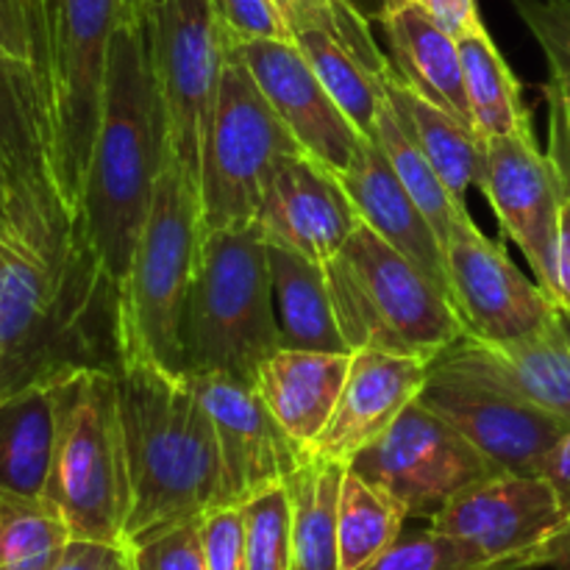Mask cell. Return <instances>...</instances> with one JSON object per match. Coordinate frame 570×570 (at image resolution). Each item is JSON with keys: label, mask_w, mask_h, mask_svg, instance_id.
Segmentation results:
<instances>
[{"label": "cell", "mask_w": 570, "mask_h": 570, "mask_svg": "<svg viewBox=\"0 0 570 570\" xmlns=\"http://www.w3.org/2000/svg\"><path fill=\"white\" fill-rule=\"evenodd\" d=\"M167 117L145 22H120L109 45L104 117L76 223L117 282L131 267L154 187L165 167Z\"/></svg>", "instance_id": "cell-3"}, {"label": "cell", "mask_w": 570, "mask_h": 570, "mask_svg": "<svg viewBox=\"0 0 570 570\" xmlns=\"http://www.w3.org/2000/svg\"><path fill=\"white\" fill-rule=\"evenodd\" d=\"M293 42L306 56L309 67L334 98V104L343 109V115L365 137H373L376 117L387 100L384 78L376 76L365 61L356 59L340 39L323 31H301L295 33Z\"/></svg>", "instance_id": "cell-32"}, {"label": "cell", "mask_w": 570, "mask_h": 570, "mask_svg": "<svg viewBox=\"0 0 570 570\" xmlns=\"http://www.w3.org/2000/svg\"><path fill=\"white\" fill-rule=\"evenodd\" d=\"M128 554L131 570H209L200 538V518L131 546Z\"/></svg>", "instance_id": "cell-37"}, {"label": "cell", "mask_w": 570, "mask_h": 570, "mask_svg": "<svg viewBox=\"0 0 570 570\" xmlns=\"http://www.w3.org/2000/svg\"><path fill=\"white\" fill-rule=\"evenodd\" d=\"M0 48L31 65V31L17 0H0Z\"/></svg>", "instance_id": "cell-43"}, {"label": "cell", "mask_w": 570, "mask_h": 570, "mask_svg": "<svg viewBox=\"0 0 570 570\" xmlns=\"http://www.w3.org/2000/svg\"><path fill=\"white\" fill-rule=\"evenodd\" d=\"M445 271L465 332L484 343L521 337L560 309L538 282L523 276L504 245L484 237L476 223L445 243Z\"/></svg>", "instance_id": "cell-16"}, {"label": "cell", "mask_w": 570, "mask_h": 570, "mask_svg": "<svg viewBox=\"0 0 570 570\" xmlns=\"http://www.w3.org/2000/svg\"><path fill=\"white\" fill-rule=\"evenodd\" d=\"M0 161L9 176L26 243L56 259L70 237V217L56 187L50 122L42 87L28 61L0 48Z\"/></svg>", "instance_id": "cell-14"}, {"label": "cell", "mask_w": 570, "mask_h": 570, "mask_svg": "<svg viewBox=\"0 0 570 570\" xmlns=\"http://www.w3.org/2000/svg\"><path fill=\"white\" fill-rule=\"evenodd\" d=\"M48 570H131V554L120 543L70 540Z\"/></svg>", "instance_id": "cell-41"}, {"label": "cell", "mask_w": 570, "mask_h": 570, "mask_svg": "<svg viewBox=\"0 0 570 570\" xmlns=\"http://www.w3.org/2000/svg\"><path fill=\"white\" fill-rule=\"evenodd\" d=\"M145 33L170 148L198 189L200 145L232 42L209 0H159L145 14Z\"/></svg>", "instance_id": "cell-13"}, {"label": "cell", "mask_w": 570, "mask_h": 570, "mask_svg": "<svg viewBox=\"0 0 570 570\" xmlns=\"http://www.w3.org/2000/svg\"><path fill=\"white\" fill-rule=\"evenodd\" d=\"M417 399L471 440L501 473L543 476L551 451L570 429L566 417L532 404L479 367L460 340L432 362Z\"/></svg>", "instance_id": "cell-10"}, {"label": "cell", "mask_w": 570, "mask_h": 570, "mask_svg": "<svg viewBox=\"0 0 570 570\" xmlns=\"http://www.w3.org/2000/svg\"><path fill=\"white\" fill-rule=\"evenodd\" d=\"M345 468L340 462L306 456L304 465L287 476L289 499V570H343L340 568L337 507Z\"/></svg>", "instance_id": "cell-28"}, {"label": "cell", "mask_w": 570, "mask_h": 570, "mask_svg": "<svg viewBox=\"0 0 570 570\" xmlns=\"http://www.w3.org/2000/svg\"><path fill=\"white\" fill-rule=\"evenodd\" d=\"M11 248V245H3V243H0V262H3V256H6V250H9Z\"/></svg>", "instance_id": "cell-50"}, {"label": "cell", "mask_w": 570, "mask_h": 570, "mask_svg": "<svg viewBox=\"0 0 570 570\" xmlns=\"http://www.w3.org/2000/svg\"><path fill=\"white\" fill-rule=\"evenodd\" d=\"M276 351L282 328L259 226L204 234L184 317V376L220 373L256 384Z\"/></svg>", "instance_id": "cell-4"}, {"label": "cell", "mask_w": 570, "mask_h": 570, "mask_svg": "<svg viewBox=\"0 0 570 570\" xmlns=\"http://www.w3.org/2000/svg\"><path fill=\"white\" fill-rule=\"evenodd\" d=\"M0 243L11 245V248H31L22 237L20 217H17V204L14 195H11L9 176H6V167L0 161Z\"/></svg>", "instance_id": "cell-46"}, {"label": "cell", "mask_w": 570, "mask_h": 570, "mask_svg": "<svg viewBox=\"0 0 570 570\" xmlns=\"http://www.w3.org/2000/svg\"><path fill=\"white\" fill-rule=\"evenodd\" d=\"M117 390L128 454L122 546L131 549L220 504V451L189 376L128 360Z\"/></svg>", "instance_id": "cell-2"}, {"label": "cell", "mask_w": 570, "mask_h": 570, "mask_svg": "<svg viewBox=\"0 0 570 570\" xmlns=\"http://www.w3.org/2000/svg\"><path fill=\"white\" fill-rule=\"evenodd\" d=\"M351 354L332 351L282 348L262 365L254 387L259 390L278 426L304 451L312 449L326 429L345 379L351 371Z\"/></svg>", "instance_id": "cell-23"}, {"label": "cell", "mask_w": 570, "mask_h": 570, "mask_svg": "<svg viewBox=\"0 0 570 570\" xmlns=\"http://www.w3.org/2000/svg\"><path fill=\"white\" fill-rule=\"evenodd\" d=\"M115 26L117 0H59L48 122L56 187L70 223H76L81 209L83 184L104 117Z\"/></svg>", "instance_id": "cell-9"}, {"label": "cell", "mask_w": 570, "mask_h": 570, "mask_svg": "<svg viewBox=\"0 0 570 570\" xmlns=\"http://www.w3.org/2000/svg\"><path fill=\"white\" fill-rule=\"evenodd\" d=\"M245 562L248 570H289V499L287 490L271 488L243 507Z\"/></svg>", "instance_id": "cell-35"}, {"label": "cell", "mask_w": 570, "mask_h": 570, "mask_svg": "<svg viewBox=\"0 0 570 570\" xmlns=\"http://www.w3.org/2000/svg\"><path fill=\"white\" fill-rule=\"evenodd\" d=\"M126 367L120 282L72 223L56 259L9 248L0 262V393Z\"/></svg>", "instance_id": "cell-1"}, {"label": "cell", "mask_w": 570, "mask_h": 570, "mask_svg": "<svg viewBox=\"0 0 570 570\" xmlns=\"http://www.w3.org/2000/svg\"><path fill=\"white\" fill-rule=\"evenodd\" d=\"M340 178H343L345 193L354 200L360 220L367 223L379 237L387 239L401 254L410 256L429 278H434L451 295L443 243L421 206L415 204V198L395 176L393 165L379 148L376 139L367 137L362 142L351 167Z\"/></svg>", "instance_id": "cell-21"}, {"label": "cell", "mask_w": 570, "mask_h": 570, "mask_svg": "<svg viewBox=\"0 0 570 570\" xmlns=\"http://www.w3.org/2000/svg\"><path fill=\"white\" fill-rule=\"evenodd\" d=\"M282 348L351 354L326 282V265L278 245H267Z\"/></svg>", "instance_id": "cell-26"}, {"label": "cell", "mask_w": 570, "mask_h": 570, "mask_svg": "<svg viewBox=\"0 0 570 570\" xmlns=\"http://www.w3.org/2000/svg\"><path fill=\"white\" fill-rule=\"evenodd\" d=\"M206 568L248 570L245 562V518L239 507H215L200 515Z\"/></svg>", "instance_id": "cell-39"}, {"label": "cell", "mask_w": 570, "mask_h": 570, "mask_svg": "<svg viewBox=\"0 0 570 570\" xmlns=\"http://www.w3.org/2000/svg\"><path fill=\"white\" fill-rule=\"evenodd\" d=\"M479 367L532 404L570 421V312L557 309L532 332L507 343L460 337Z\"/></svg>", "instance_id": "cell-24"}, {"label": "cell", "mask_w": 570, "mask_h": 570, "mask_svg": "<svg viewBox=\"0 0 570 570\" xmlns=\"http://www.w3.org/2000/svg\"><path fill=\"white\" fill-rule=\"evenodd\" d=\"M415 3H421L456 39L484 26L476 0H415Z\"/></svg>", "instance_id": "cell-42"}, {"label": "cell", "mask_w": 570, "mask_h": 570, "mask_svg": "<svg viewBox=\"0 0 570 570\" xmlns=\"http://www.w3.org/2000/svg\"><path fill=\"white\" fill-rule=\"evenodd\" d=\"M568 570H570V566H568Z\"/></svg>", "instance_id": "cell-51"}, {"label": "cell", "mask_w": 570, "mask_h": 570, "mask_svg": "<svg viewBox=\"0 0 570 570\" xmlns=\"http://www.w3.org/2000/svg\"><path fill=\"white\" fill-rule=\"evenodd\" d=\"M462 546L476 570L570 566V523L546 476L495 473L429 521Z\"/></svg>", "instance_id": "cell-11"}, {"label": "cell", "mask_w": 570, "mask_h": 570, "mask_svg": "<svg viewBox=\"0 0 570 570\" xmlns=\"http://www.w3.org/2000/svg\"><path fill=\"white\" fill-rule=\"evenodd\" d=\"M462 76H465L468 104H471L473 128L482 139L510 137V134L534 131L532 111L523 104V89L512 67L495 48L488 28L462 33L460 39Z\"/></svg>", "instance_id": "cell-29"}, {"label": "cell", "mask_w": 570, "mask_h": 570, "mask_svg": "<svg viewBox=\"0 0 570 570\" xmlns=\"http://www.w3.org/2000/svg\"><path fill=\"white\" fill-rule=\"evenodd\" d=\"M228 48L248 67L301 150L343 176L367 137L334 104L298 45L293 39H254Z\"/></svg>", "instance_id": "cell-18"}, {"label": "cell", "mask_w": 570, "mask_h": 570, "mask_svg": "<svg viewBox=\"0 0 570 570\" xmlns=\"http://www.w3.org/2000/svg\"><path fill=\"white\" fill-rule=\"evenodd\" d=\"M384 95L434 173L456 198L465 200L468 189L482 184L488 139L479 137L476 128L462 122L460 117L415 92L395 70L384 76Z\"/></svg>", "instance_id": "cell-25"}, {"label": "cell", "mask_w": 570, "mask_h": 570, "mask_svg": "<svg viewBox=\"0 0 570 570\" xmlns=\"http://www.w3.org/2000/svg\"><path fill=\"white\" fill-rule=\"evenodd\" d=\"M479 189L488 195L501 232L521 248L538 284L551 295L557 223L566 189L549 154L538 148L534 131L488 139Z\"/></svg>", "instance_id": "cell-17"}, {"label": "cell", "mask_w": 570, "mask_h": 570, "mask_svg": "<svg viewBox=\"0 0 570 570\" xmlns=\"http://www.w3.org/2000/svg\"><path fill=\"white\" fill-rule=\"evenodd\" d=\"M549 128V159L554 165L557 176H560L562 189H566V195H570V137L560 128Z\"/></svg>", "instance_id": "cell-47"}, {"label": "cell", "mask_w": 570, "mask_h": 570, "mask_svg": "<svg viewBox=\"0 0 570 570\" xmlns=\"http://www.w3.org/2000/svg\"><path fill=\"white\" fill-rule=\"evenodd\" d=\"M326 282L351 351L376 348L434 362L468 334L451 295L362 220L326 262Z\"/></svg>", "instance_id": "cell-5"}, {"label": "cell", "mask_w": 570, "mask_h": 570, "mask_svg": "<svg viewBox=\"0 0 570 570\" xmlns=\"http://www.w3.org/2000/svg\"><path fill=\"white\" fill-rule=\"evenodd\" d=\"M429 367L432 362L421 356L387 354L376 348L354 351L337 406L306 456L348 465L421 395Z\"/></svg>", "instance_id": "cell-20"}, {"label": "cell", "mask_w": 570, "mask_h": 570, "mask_svg": "<svg viewBox=\"0 0 570 570\" xmlns=\"http://www.w3.org/2000/svg\"><path fill=\"white\" fill-rule=\"evenodd\" d=\"M551 298L570 312V195L560 206V223H557V250H554V289Z\"/></svg>", "instance_id": "cell-44"}, {"label": "cell", "mask_w": 570, "mask_h": 570, "mask_svg": "<svg viewBox=\"0 0 570 570\" xmlns=\"http://www.w3.org/2000/svg\"><path fill=\"white\" fill-rule=\"evenodd\" d=\"M273 6L282 14L284 26L289 28V37L301 31H323L340 39L376 76L384 78L395 70L393 61L379 50L371 33V22L343 0H273Z\"/></svg>", "instance_id": "cell-34"}, {"label": "cell", "mask_w": 570, "mask_h": 570, "mask_svg": "<svg viewBox=\"0 0 570 570\" xmlns=\"http://www.w3.org/2000/svg\"><path fill=\"white\" fill-rule=\"evenodd\" d=\"M543 476L549 479L551 488H554L557 499H560L562 512H566L568 523H570V429L566 438L560 440L554 451H551L549 462L543 468Z\"/></svg>", "instance_id": "cell-45"}, {"label": "cell", "mask_w": 570, "mask_h": 570, "mask_svg": "<svg viewBox=\"0 0 570 570\" xmlns=\"http://www.w3.org/2000/svg\"><path fill=\"white\" fill-rule=\"evenodd\" d=\"M254 223L267 245L326 265L348 243L360 215L343 178L304 150H295L273 170Z\"/></svg>", "instance_id": "cell-19"}, {"label": "cell", "mask_w": 570, "mask_h": 570, "mask_svg": "<svg viewBox=\"0 0 570 570\" xmlns=\"http://www.w3.org/2000/svg\"><path fill=\"white\" fill-rule=\"evenodd\" d=\"M371 139H376L379 148L384 150L387 161L393 165L395 176L401 178L406 193L415 198V204L421 206L426 220L432 223V228L438 232L443 248L460 228L473 226L468 204L456 198V195L445 187L443 178L434 173V167L429 165L426 156L421 154V148H417V145L412 142L410 134L404 131V126H401L399 115H395V109L390 106V100H384L382 111H379L376 128H373Z\"/></svg>", "instance_id": "cell-30"}, {"label": "cell", "mask_w": 570, "mask_h": 570, "mask_svg": "<svg viewBox=\"0 0 570 570\" xmlns=\"http://www.w3.org/2000/svg\"><path fill=\"white\" fill-rule=\"evenodd\" d=\"M295 150L301 145L228 48L200 145V234L250 226L273 170Z\"/></svg>", "instance_id": "cell-8"}, {"label": "cell", "mask_w": 570, "mask_h": 570, "mask_svg": "<svg viewBox=\"0 0 570 570\" xmlns=\"http://www.w3.org/2000/svg\"><path fill=\"white\" fill-rule=\"evenodd\" d=\"M70 540L53 501L0 490V570H48Z\"/></svg>", "instance_id": "cell-33"}, {"label": "cell", "mask_w": 570, "mask_h": 570, "mask_svg": "<svg viewBox=\"0 0 570 570\" xmlns=\"http://www.w3.org/2000/svg\"><path fill=\"white\" fill-rule=\"evenodd\" d=\"M362 570H476V566L454 538L429 527L423 532H401L390 549Z\"/></svg>", "instance_id": "cell-36"}, {"label": "cell", "mask_w": 570, "mask_h": 570, "mask_svg": "<svg viewBox=\"0 0 570 570\" xmlns=\"http://www.w3.org/2000/svg\"><path fill=\"white\" fill-rule=\"evenodd\" d=\"M228 42L293 39L273 0H209Z\"/></svg>", "instance_id": "cell-38"}, {"label": "cell", "mask_w": 570, "mask_h": 570, "mask_svg": "<svg viewBox=\"0 0 570 570\" xmlns=\"http://www.w3.org/2000/svg\"><path fill=\"white\" fill-rule=\"evenodd\" d=\"M410 518L406 507L387 490L376 488L360 473L345 468L337 507L340 568L362 570L395 543Z\"/></svg>", "instance_id": "cell-31"}, {"label": "cell", "mask_w": 570, "mask_h": 570, "mask_svg": "<svg viewBox=\"0 0 570 570\" xmlns=\"http://www.w3.org/2000/svg\"><path fill=\"white\" fill-rule=\"evenodd\" d=\"M45 499L72 540L120 543L128 515V454L115 373L81 371L56 382V434Z\"/></svg>", "instance_id": "cell-7"}, {"label": "cell", "mask_w": 570, "mask_h": 570, "mask_svg": "<svg viewBox=\"0 0 570 570\" xmlns=\"http://www.w3.org/2000/svg\"><path fill=\"white\" fill-rule=\"evenodd\" d=\"M209 410L220 451V504L243 507L254 495L282 488L306 462V451L278 426L259 390L239 379L189 376Z\"/></svg>", "instance_id": "cell-15"}, {"label": "cell", "mask_w": 570, "mask_h": 570, "mask_svg": "<svg viewBox=\"0 0 570 570\" xmlns=\"http://www.w3.org/2000/svg\"><path fill=\"white\" fill-rule=\"evenodd\" d=\"M53 434L56 384L0 393V490L45 495Z\"/></svg>", "instance_id": "cell-27"}, {"label": "cell", "mask_w": 570, "mask_h": 570, "mask_svg": "<svg viewBox=\"0 0 570 570\" xmlns=\"http://www.w3.org/2000/svg\"><path fill=\"white\" fill-rule=\"evenodd\" d=\"M200 204L173 148L120 282L126 362L148 360L184 376V317L200 250Z\"/></svg>", "instance_id": "cell-6"}, {"label": "cell", "mask_w": 570, "mask_h": 570, "mask_svg": "<svg viewBox=\"0 0 570 570\" xmlns=\"http://www.w3.org/2000/svg\"><path fill=\"white\" fill-rule=\"evenodd\" d=\"M26 11L28 31H31V65L42 87L45 109H48L50 89V67H53V45H56V22H59V0H17Z\"/></svg>", "instance_id": "cell-40"}, {"label": "cell", "mask_w": 570, "mask_h": 570, "mask_svg": "<svg viewBox=\"0 0 570 570\" xmlns=\"http://www.w3.org/2000/svg\"><path fill=\"white\" fill-rule=\"evenodd\" d=\"M351 471L387 490L410 518L432 521L473 484L495 476V465L445 417L412 401L379 440L348 462Z\"/></svg>", "instance_id": "cell-12"}, {"label": "cell", "mask_w": 570, "mask_h": 570, "mask_svg": "<svg viewBox=\"0 0 570 570\" xmlns=\"http://www.w3.org/2000/svg\"><path fill=\"white\" fill-rule=\"evenodd\" d=\"M343 3H348L354 11H360L367 22H376L379 17H382L387 0H343Z\"/></svg>", "instance_id": "cell-49"}, {"label": "cell", "mask_w": 570, "mask_h": 570, "mask_svg": "<svg viewBox=\"0 0 570 570\" xmlns=\"http://www.w3.org/2000/svg\"><path fill=\"white\" fill-rule=\"evenodd\" d=\"M395 72L415 92L473 126L460 42L415 0H387L379 17Z\"/></svg>", "instance_id": "cell-22"}, {"label": "cell", "mask_w": 570, "mask_h": 570, "mask_svg": "<svg viewBox=\"0 0 570 570\" xmlns=\"http://www.w3.org/2000/svg\"><path fill=\"white\" fill-rule=\"evenodd\" d=\"M159 0H117V20L120 22H145L148 14Z\"/></svg>", "instance_id": "cell-48"}]
</instances>
